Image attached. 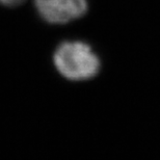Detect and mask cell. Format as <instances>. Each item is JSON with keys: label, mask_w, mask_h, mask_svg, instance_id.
Segmentation results:
<instances>
[{"label": "cell", "mask_w": 160, "mask_h": 160, "mask_svg": "<svg viewBox=\"0 0 160 160\" xmlns=\"http://www.w3.org/2000/svg\"><path fill=\"white\" fill-rule=\"evenodd\" d=\"M53 63L57 72L70 81H86L101 70V59L88 43L66 41L54 51Z\"/></svg>", "instance_id": "6da1fadb"}, {"label": "cell", "mask_w": 160, "mask_h": 160, "mask_svg": "<svg viewBox=\"0 0 160 160\" xmlns=\"http://www.w3.org/2000/svg\"><path fill=\"white\" fill-rule=\"evenodd\" d=\"M38 14L45 22L63 25L82 18L88 9V0H34Z\"/></svg>", "instance_id": "7a4b0ae2"}, {"label": "cell", "mask_w": 160, "mask_h": 160, "mask_svg": "<svg viewBox=\"0 0 160 160\" xmlns=\"http://www.w3.org/2000/svg\"><path fill=\"white\" fill-rule=\"evenodd\" d=\"M24 1L25 0H0V3L6 6H18Z\"/></svg>", "instance_id": "3957f363"}]
</instances>
